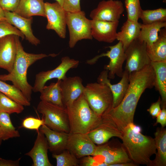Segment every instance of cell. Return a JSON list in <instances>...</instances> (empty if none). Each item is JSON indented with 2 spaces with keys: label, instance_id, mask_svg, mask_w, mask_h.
Here are the masks:
<instances>
[{
  "label": "cell",
  "instance_id": "6da1fadb",
  "mask_svg": "<svg viewBox=\"0 0 166 166\" xmlns=\"http://www.w3.org/2000/svg\"><path fill=\"white\" fill-rule=\"evenodd\" d=\"M155 73L150 65L142 69L129 73L127 91L120 104L112 108L104 114L123 132L129 124L133 123L136 108L142 94L154 86Z\"/></svg>",
  "mask_w": 166,
  "mask_h": 166
},
{
  "label": "cell",
  "instance_id": "7a4b0ae2",
  "mask_svg": "<svg viewBox=\"0 0 166 166\" xmlns=\"http://www.w3.org/2000/svg\"><path fill=\"white\" fill-rule=\"evenodd\" d=\"M19 38L16 35L17 52L13 69L8 74L0 75V80L12 82L13 85L18 89L30 101L33 87L27 81L28 69L36 61L49 55L42 53L34 54L26 52Z\"/></svg>",
  "mask_w": 166,
  "mask_h": 166
},
{
  "label": "cell",
  "instance_id": "3957f363",
  "mask_svg": "<svg viewBox=\"0 0 166 166\" xmlns=\"http://www.w3.org/2000/svg\"><path fill=\"white\" fill-rule=\"evenodd\" d=\"M121 140L129 158L137 164L152 166L151 156L156 152L154 138L134 132L128 124L123 131Z\"/></svg>",
  "mask_w": 166,
  "mask_h": 166
},
{
  "label": "cell",
  "instance_id": "277c9868",
  "mask_svg": "<svg viewBox=\"0 0 166 166\" xmlns=\"http://www.w3.org/2000/svg\"><path fill=\"white\" fill-rule=\"evenodd\" d=\"M65 108L71 133L88 134L101 121V117L91 109L83 94L71 105Z\"/></svg>",
  "mask_w": 166,
  "mask_h": 166
},
{
  "label": "cell",
  "instance_id": "5b68a950",
  "mask_svg": "<svg viewBox=\"0 0 166 166\" xmlns=\"http://www.w3.org/2000/svg\"><path fill=\"white\" fill-rule=\"evenodd\" d=\"M83 94L91 109L99 117L112 107L113 94L105 84L98 82L88 83Z\"/></svg>",
  "mask_w": 166,
  "mask_h": 166
},
{
  "label": "cell",
  "instance_id": "8992f818",
  "mask_svg": "<svg viewBox=\"0 0 166 166\" xmlns=\"http://www.w3.org/2000/svg\"><path fill=\"white\" fill-rule=\"evenodd\" d=\"M37 109L38 112L42 114L44 124L49 128L57 131L70 132L65 107L41 101Z\"/></svg>",
  "mask_w": 166,
  "mask_h": 166
},
{
  "label": "cell",
  "instance_id": "52a82bcc",
  "mask_svg": "<svg viewBox=\"0 0 166 166\" xmlns=\"http://www.w3.org/2000/svg\"><path fill=\"white\" fill-rule=\"evenodd\" d=\"M66 24L69 32V45L73 48L77 42L82 39H92L91 20L88 19L83 11L66 12Z\"/></svg>",
  "mask_w": 166,
  "mask_h": 166
},
{
  "label": "cell",
  "instance_id": "ba28073f",
  "mask_svg": "<svg viewBox=\"0 0 166 166\" xmlns=\"http://www.w3.org/2000/svg\"><path fill=\"white\" fill-rule=\"evenodd\" d=\"M125 70L129 73L139 71L150 64L145 42L138 38L133 41L125 50Z\"/></svg>",
  "mask_w": 166,
  "mask_h": 166
},
{
  "label": "cell",
  "instance_id": "9c48e42d",
  "mask_svg": "<svg viewBox=\"0 0 166 166\" xmlns=\"http://www.w3.org/2000/svg\"><path fill=\"white\" fill-rule=\"evenodd\" d=\"M110 50L106 53H103L96 56L93 58L87 61L88 64H94L100 57H107L110 59L109 64L105 66L104 69L108 71V77L109 79H113L115 75L121 77L124 71L123 65L126 59L125 50L121 42L116 45L108 47Z\"/></svg>",
  "mask_w": 166,
  "mask_h": 166
},
{
  "label": "cell",
  "instance_id": "30bf717a",
  "mask_svg": "<svg viewBox=\"0 0 166 166\" xmlns=\"http://www.w3.org/2000/svg\"><path fill=\"white\" fill-rule=\"evenodd\" d=\"M79 64L78 60L70 58L67 56L62 57L61 63L55 69L42 71L36 74L32 91L35 93L40 92L46 83L51 79L57 78L58 80L63 79L66 77V74L70 69L77 68Z\"/></svg>",
  "mask_w": 166,
  "mask_h": 166
},
{
  "label": "cell",
  "instance_id": "8fae6325",
  "mask_svg": "<svg viewBox=\"0 0 166 166\" xmlns=\"http://www.w3.org/2000/svg\"><path fill=\"white\" fill-rule=\"evenodd\" d=\"M44 7L45 17L47 19L46 29L53 30L60 38H65L66 11L57 2H45Z\"/></svg>",
  "mask_w": 166,
  "mask_h": 166
},
{
  "label": "cell",
  "instance_id": "7c38bea8",
  "mask_svg": "<svg viewBox=\"0 0 166 166\" xmlns=\"http://www.w3.org/2000/svg\"><path fill=\"white\" fill-rule=\"evenodd\" d=\"M124 11L121 1L103 0L91 12L89 16L92 20L116 22L119 21Z\"/></svg>",
  "mask_w": 166,
  "mask_h": 166
},
{
  "label": "cell",
  "instance_id": "4fadbf2b",
  "mask_svg": "<svg viewBox=\"0 0 166 166\" xmlns=\"http://www.w3.org/2000/svg\"><path fill=\"white\" fill-rule=\"evenodd\" d=\"M97 146L88 134L70 132L67 149L77 159L88 156H93Z\"/></svg>",
  "mask_w": 166,
  "mask_h": 166
},
{
  "label": "cell",
  "instance_id": "5bb4252c",
  "mask_svg": "<svg viewBox=\"0 0 166 166\" xmlns=\"http://www.w3.org/2000/svg\"><path fill=\"white\" fill-rule=\"evenodd\" d=\"M93 156H101L104 157L103 162L111 165L132 161L122 144L115 145L108 142L98 145Z\"/></svg>",
  "mask_w": 166,
  "mask_h": 166
},
{
  "label": "cell",
  "instance_id": "9a60e30c",
  "mask_svg": "<svg viewBox=\"0 0 166 166\" xmlns=\"http://www.w3.org/2000/svg\"><path fill=\"white\" fill-rule=\"evenodd\" d=\"M101 117V121L100 124L88 133L93 142L99 145L107 142L113 137L121 139L123 132L104 115Z\"/></svg>",
  "mask_w": 166,
  "mask_h": 166
},
{
  "label": "cell",
  "instance_id": "2e32d148",
  "mask_svg": "<svg viewBox=\"0 0 166 166\" xmlns=\"http://www.w3.org/2000/svg\"><path fill=\"white\" fill-rule=\"evenodd\" d=\"M82 80L79 76L65 77L60 80L63 105L65 107L71 105L83 93L85 87L82 84Z\"/></svg>",
  "mask_w": 166,
  "mask_h": 166
},
{
  "label": "cell",
  "instance_id": "e0dca14e",
  "mask_svg": "<svg viewBox=\"0 0 166 166\" xmlns=\"http://www.w3.org/2000/svg\"><path fill=\"white\" fill-rule=\"evenodd\" d=\"M16 35L10 34L0 38V68L10 72L17 52Z\"/></svg>",
  "mask_w": 166,
  "mask_h": 166
},
{
  "label": "cell",
  "instance_id": "ac0fdd59",
  "mask_svg": "<svg viewBox=\"0 0 166 166\" xmlns=\"http://www.w3.org/2000/svg\"><path fill=\"white\" fill-rule=\"evenodd\" d=\"M120 81L116 84H112L108 77V71L105 70L102 71L97 78V82L106 85L110 89L113 96L112 108L118 105L126 94L129 84V73L126 70L124 71Z\"/></svg>",
  "mask_w": 166,
  "mask_h": 166
},
{
  "label": "cell",
  "instance_id": "d6986e66",
  "mask_svg": "<svg viewBox=\"0 0 166 166\" xmlns=\"http://www.w3.org/2000/svg\"><path fill=\"white\" fill-rule=\"evenodd\" d=\"M119 21L108 22L91 20V34L98 41L111 43L116 39Z\"/></svg>",
  "mask_w": 166,
  "mask_h": 166
},
{
  "label": "cell",
  "instance_id": "ffe728a7",
  "mask_svg": "<svg viewBox=\"0 0 166 166\" xmlns=\"http://www.w3.org/2000/svg\"><path fill=\"white\" fill-rule=\"evenodd\" d=\"M37 132L33 147L25 155L32 159V166H53L48 156V147L45 137L40 130Z\"/></svg>",
  "mask_w": 166,
  "mask_h": 166
},
{
  "label": "cell",
  "instance_id": "44dd1931",
  "mask_svg": "<svg viewBox=\"0 0 166 166\" xmlns=\"http://www.w3.org/2000/svg\"><path fill=\"white\" fill-rule=\"evenodd\" d=\"M4 12L6 21L20 31L24 35L26 40L35 46L40 43V40L33 33L31 27L33 20L32 17L26 18L14 12L6 10H4Z\"/></svg>",
  "mask_w": 166,
  "mask_h": 166
},
{
  "label": "cell",
  "instance_id": "7402d4cb",
  "mask_svg": "<svg viewBox=\"0 0 166 166\" xmlns=\"http://www.w3.org/2000/svg\"><path fill=\"white\" fill-rule=\"evenodd\" d=\"M39 130L45 136L48 150L52 154H59L67 149L69 133L52 130L45 124L40 127Z\"/></svg>",
  "mask_w": 166,
  "mask_h": 166
},
{
  "label": "cell",
  "instance_id": "603a6c76",
  "mask_svg": "<svg viewBox=\"0 0 166 166\" xmlns=\"http://www.w3.org/2000/svg\"><path fill=\"white\" fill-rule=\"evenodd\" d=\"M141 23L127 19L123 24L120 31L117 32L116 39L122 43L124 50L140 34Z\"/></svg>",
  "mask_w": 166,
  "mask_h": 166
},
{
  "label": "cell",
  "instance_id": "cb8c5ba5",
  "mask_svg": "<svg viewBox=\"0 0 166 166\" xmlns=\"http://www.w3.org/2000/svg\"><path fill=\"white\" fill-rule=\"evenodd\" d=\"M43 0H20L16 14L26 18L38 16L45 17Z\"/></svg>",
  "mask_w": 166,
  "mask_h": 166
},
{
  "label": "cell",
  "instance_id": "d4e9b609",
  "mask_svg": "<svg viewBox=\"0 0 166 166\" xmlns=\"http://www.w3.org/2000/svg\"><path fill=\"white\" fill-rule=\"evenodd\" d=\"M150 65L155 73L154 86L161 96V107H166V61H151Z\"/></svg>",
  "mask_w": 166,
  "mask_h": 166
},
{
  "label": "cell",
  "instance_id": "484cf974",
  "mask_svg": "<svg viewBox=\"0 0 166 166\" xmlns=\"http://www.w3.org/2000/svg\"><path fill=\"white\" fill-rule=\"evenodd\" d=\"M157 40L150 45H146L148 55L152 62L166 61V29L159 32Z\"/></svg>",
  "mask_w": 166,
  "mask_h": 166
},
{
  "label": "cell",
  "instance_id": "4316f807",
  "mask_svg": "<svg viewBox=\"0 0 166 166\" xmlns=\"http://www.w3.org/2000/svg\"><path fill=\"white\" fill-rule=\"evenodd\" d=\"M154 138L157 152L152 166H166V130L158 128L154 133Z\"/></svg>",
  "mask_w": 166,
  "mask_h": 166
},
{
  "label": "cell",
  "instance_id": "83f0119b",
  "mask_svg": "<svg viewBox=\"0 0 166 166\" xmlns=\"http://www.w3.org/2000/svg\"><path fill=\"white\" fill-rule=\"evenodd\" d=\"M166 22H157L149 24H141L138 38L150 45L158 39L159 33L163 28L166 27Z\"/></svg>",
  "mask_w": 166,
  "mask_h": 166
},
{
  "label": "cell",
  "instance_id": "f1b7e54d",
  "mask_svg": "<svg viewBox=\"0 0 166 166\" xmlns=\"http://www.w3.org/2000/svg\"><path fill=\"white\" fill-rule=\"evenodd\" d=\"M60 80H58L56 83H51L49 85L44 86L40 92L41 101L64 107L60 86Z\"/></svg>",
  "mask_w": 166,
  "mask_h": 166
},
{
  "label": "cell",
  "instance_id": "f546056e",
  "mask_svg": "<svg viewBox=\"0 0 166 166\" xmlns=\"http://www.w3.org/2000/svg\"><path fill=\"white\" fill-rule=\"evenodd\" d=\"M0 136L2 140L20 136L12 123L10 114L2 112H0Z\"/></svg>",
  "mask_w": 166,
  "mask_h": 166
},
{
  "label": "cell",
  "instance_id": "4dcf8cb0",
  "mask_svg": "<svg viewBox=\"0 0 166 166\" xmlns=\"http://www.w3.org/2000/svg\"><path fill=\"white\" fill-rule=\"evenodd\" d=\"M0 92L24 106H30V101L14 85L8 84L0 80Z\"/></svg>",
  "mask_w": 166,
  "mask_h": 166
},
{
  "label": "cell",
  "instance_id": "1f68e13d",
  "mask_svg": "<svg viewBox=\"0 0 166 166\" xmlns=\"http://www.w3.org/2000/svg\"><path fill=\"white\" fill-rule=\"evenodd\" d=\"M143 24L166 22V9L162 8L150 10H142L139 16Z\"/></svg>",
  "mask_w": 166,
  "mask_h": 166
},
{
  "label": "cell",
  "instance_id": "d6a6232c",
  "mask_svg": "<svg viewBox=\"0 0 166 166\" xmlns=\"http://www.w3.org/2000/svg\"><path fill=\"white\" fill-rule=\"evenodd\" d=\"M24 110V106L0 92V112L9 114L13 113L19 114Z\"/></svg>",
  "mask_w": 166,
  "mask_h": 166
},
{
  "label": "cell",
  "instance_id": "836d02e7",
  "mask_svg": "<svg viewBox=\"0 0 166 166\" xmlns=\"http://www.w3.org/2000/svg\"><path fill=\"white\" fill-rule=\"evenodd\" d=\"M52 157L56 159L57 166H79V159L67 149L59 154H52Z\"/></svg>",
  "mask_w": 166,
  "mask_h": 166
},
{
  "label": "cell",
  "instance_id": "e575fe53",
  "mask_svg": "<svg viewBox=\"0 0 166 166\" xmlns=\"http://www.w3.org/2000/svg\"><path fill=\"white\" fill-rule=\"evenodd\" d=\"M124 4L127 13V19L138 22L142 10L140 0H124Z\"/></svg>",
  "mask_w": 166,
  "mask_h": 166
},
{
  "label": "cell",
  "instance_id": "d590c367",
  "mask_svg": "<svg viewBox=\"0 0 166 166\" xmlns=\"http://www.w3.org/2000/svg\"><path fill=\"white\" fill-rule=\"evenodd\" d=\"M10 34L17 35L22 38H25L24 35L18 29L6 21L0 20V38Z\"/></svg>",
  "mask_w": 166,
  "mask_h": 166
},
{
  "label": "cell",
  "instance_id": "8d00e7d4",
  "mask_svg": "<svg viewBox=\"0 0 166 166\" xmlns=\"http://www.w3.org/2000/svg\"><path fill=\"white\" fill-rule=\"evenodd\" d=\"M44 124V121L42 118L41 119L33 117H28L24 119L22 123V126L24 128L35 130L38 131L39 128Z\"/></svg>",
  "mask_w": 166,
  "mask_h": 166
},
{
  "label": "cell",
  "instance_id": "74e56055",
  "mask_svg": "<svg viewBox=\"0 0 166 166\" xmlns=\"http://www.w3.org/2000/svg\"><path fill=\"white\" fill-rule=\"evenodd\" d=\"M62 7L67 12H75L81 10L80 0H63Z\"/></svg>",
  "mask_w": 166,
  "mask_h": 166
},
{
  "label": "cell",
  "instance_id": "f35d334b",
  "mask_svg": "<svg viewBox=\"0 0 166 166\" xmlns=\"http://www.w3.org/2000/svg\"><path fill=\"white\" fill-rule=\"evenodd\" d=\"M79 166H108V165L104 162H99L95 158L91 156H84L80 159Z\"/></svg>",
  "mask_w": 166,
  "mask_h": 166
},
{
  "label": "cell",
  "instance_id": "ab89813d",
  "mask_svg": "<svg viewBox=\"0 0 166 166\" xmlns=\"http://www.w3.org/2000/svg\"><path fill=\"white\" fill-rule=\"evenodd\" d=\"M20 0H0V6L4 10L14 12Z\"/></svg>",
  "mask_w": 166,
  "mask_h": 166
},
{
  "label": "cell",
  "instance_id": "60d3db41",
  "mask_svg": "<svg viewBox=\"0 0 166 166\" xmlns=\"http://www.w3.org/2000/svg\"><path fill=\"white\" fill-rule=\"evenodd\" d=\"M161 103V98L159 97L157 101L152 103L150 108L147 109V111L153 118L156 117L160 112Z\"/></svg>",
  "mask_w": 166,
  "mask_h": 166
},
{
  "label": "cell",
  "instance_id": "b9f144b4",
  "mask_svg": "<svg viewBox=\"0 0 166 166\" xmlns=\"http://www.w3.org/2000/svg\"><path fill=\"white\" fill-rule=\"evenodd\" d=\"M166 107H163L158 115L156 117V122L155 125L158 123L160 124L162 128L166 125Z\"/></svg>",
  "mask_w": 166,
  "mask_h": 166
},
{
  "label": "cell",
  "instance_id": "7bdbcfd3",
  "mask_svg": "<svg viewBox=\"0 0 166 166\" xmlns=\"http://www.w3.org/2000/svg\"><path fill=\"white\" fill-rule=\"evenodd\" d=\"M21 158L12 160L5 159L0 157V166H19Z\"/></svg>",
  "mask_w": 166,
  "mask_h": 166
},
{
  "label": "cell",
  "instance_id": "ee69618b",
  "mask_svg": "<svg viewBox=\"0 0 166 166\" xmlns=\"http://www.w3.org/2000/svg\"><path fill=\"white\" fill-rule=\"evenodd\" d=\"M131 129L135 132L136 133H141L142 129L141 127L139 125H136L133 123H131L128 124Z\"/></svg>",
  "mask_w": 166,
  "mask_h": 166
},
{
  "label": "cell",
  "instance_id": "f6af8a7d",
  "mask_svg": "<svg viewBox=\"0 0 166 166\" xmlns=\"http://www.w3.org/2000/svg\"><path fill=\"white\" fill-rule=\"evenodd\" d=\"M136 164H135L132 161L118 163L111 165L110 166H137Z\"/></svg>",
  "mask_w": 166,
  "mask_h": 166
},
{
  "label": "cell",
  "instance_id": "bcb514c9",
  "mask_svg": "<svg viewBox=\"0 0 166 166\" xmlns=\"http://www.w3.org/2000/svg\"><path fill=\"white\" fill-rule=\"evenodd\" d=\"M0 20L6 21L4 10L0 6Z\"/></svg>",
  "mask_w": 166,
  "mask_h": 166
},
{
  "label": "cell",
  "instance_id": "7dc6e473",
  "mask_svg": "<svg viewBox=\"0 0 166 166\" xmlns=\"http://www.w3.org/2000/svg\"><path fill=\"white\" fill-rule=\"evenodd\" d=\"M58 2L62 7L63 3V0H55Z\"/></svg>",
  "mask_w": 166,
  "mask_h": 166
},
{
  "label": "cell",
  "instance_id": "c3c4849f",
  "mask_svg": "<svg viewBox=\"0 0 166 166\" xmlns=\"http://www.w3.org/2000/svg\"><path fill=\"white\" fill-rule=\"evenodd\" d=\"M2 141L3 140H2V139L1 137V136H0V146H1V145L2 144Z\"/></svg>",
  "mask_w": 166,
  "mask_h": 166
},
{
  "label": "cell",
  "instance_id": "681fc988",
  "mask_svg": "<svg viewBox=\"0 0 166 166\" xmlns=\"http://www.w3.org/2000/svg\"><path fill=\"white\" fill-rule=\"evenodd\" d=\"M163 2L164 3H166V0H163Z\"/></svg>",
  "mask_w": 166,
  "mask_h": 166
}]
</instances>
